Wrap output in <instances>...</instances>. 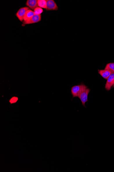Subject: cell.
Segmentation results:
<instances>
[{
	"label": "cell",
	"mask_w": 114,
	"mask_h": 172,
	"mask_svg": "<svg viewBox=\"0 0 114 172\" xmlns=\"http://www.w3.org/2000/svg\"><path fill=\"white\" fill-rule=\"evenodd\" d=\"M42 20V15H35L32 18L26 21H23V26L25 25L34 24L40 22Z\"/></svg>",
	"instance_id": "277c9868"
},
{
	"label": "cell",
	"mask_w": 114,
	"mask_h": 172,
	"mask_svg": "<svg viewBox=\"0 0 114 172\" xmlns=\"http://www.w3.org/2000/svg\"><path fill=\"white\" fill-rule=\"evenodd\" d=\"M105 69L108 70L111 73H114V62L107 64L105 66Z\"/></svg>",
	"instance_id": "8fae6325"
},
{
	"label": "cell",
	"mask_w": 114,
	"mask_h": 172,
	"mask_svg": "<svg viewBox=\"0 0 114 172\" xmlns=\"http://www.w3.org/2000/svg\"><path fill=\"white\" fill-rule=\"evenodd\" d=\"M47 11H57L58 9V5L54 0H46Z\"/></svg>",
	"instance_id": "5b68a950"
},
{
	"label": "cell",
	"mask_w": 114,
	"mask_h": 172,
	"mask_svg": "<svg viewBox=\"0 0 114 172\" xmlns=\"http://www.w3.org/2000/svg\"><path fill=\"white\" fill-rule=\"evenodd\" d=\"M87 88V86L84 84L83 83L72 86L71 89V93L73 98L78 97L83 90Z\"/></svg>",
	"instance_id": "6da1fadb"
},
{
	"label": "cell",
	"mask_w": 114,
	"mask_h": 172,
	"mask_svg": "<svg viewBox=\"0 0 114 172\" xmlns=\"http://www.w3.org/2000/svg\"><path fill=\"white\" fill-rule=\"evenodd\" d=\"M114 84V73H112L107 79L105 88L107 91L111 90V88Z\"/></svg>",
	"instance_id": "8992f818"
},
{
	"label": "cell",
	"mask_w": 114,
	"mask_h": 172,
	"mask_svg": "<svg viewBox=\"0 0 114 172\" xmlns=\"http://www.w3.org/2000/svg\"><path fill=\"white\" fill-rule=\"evenodd\" d=\"M38 7L46 9L47 7L46 0H37Z\"/></svg>",
	"instance_id": "30bf717a"
},
{
	"label": "cell",
	"mask_w": 114,
	"mask_h": 172,
	"mask_svg": "<svg viewBox=\"0 0 114 172\" xmlns=\"http://www.w3.org/2000/svg\"><path fill=\"white\" fill-rule=\"evenodd\" d=\"M25 5L31 10L34 11L35 8L38 7L37 0H27Z\"/></svg>",
	"instance_id": "52a82bcc"
},
{
	"label": "cell",
	"mask_w": 114,
	"mask_h": 172,
	"mask_svg": "<svg viewBox=\"0 0 114 172\" xmlns=\"http://www.w3.org/2000/svg\"><path fill=\"white\" fill-rule=\"evenodd\" d=\"M18 98L17 97H14L11 98L9 100V102L11 104H13V103H14L17 102L18 100Z\"/></svg>",
	"instance_id": "4fadbf2b"
},
{
	"label": "cell",
	"mask_w": 114,
	"mask_h": 172,
	"mask_svg": "<svg viewBox=\"0 0 114 172\" xmlns=\"http://www.w3.org/2000/svg\"><path fill=\"white\" fill-rule=\"evenodd\" d=\"M35 15V13L34 11L31 9H29L27 11L25 15L24 21H26L29 19H31Z\"/></svg>",
	"instance_id": "9c48e42d"
},
{
	"label": "cell",
	"mask_w": 114,
	"mask_h": 172,
	"mask_svg": "<svg viewBox=\"0 0 114 172\" xmlns=\"http://www.w3.org/2000/svg\"><path fill=\"white\" fill-rule=\"evenodd\" d=\"M98 73L104 79L107 80L112 73L108 70L105 69L98 70Z\"/></svg>",
	"instance_id": "ba28073f"
},
{
	"label": "cell",
	"mask_w": 114,
	"mask_h": 172,
	"mask_svg": "<svg viewBox=\"0 0 114 172\" xmlns=\"http://www.w3.org/2000/svg\"><path fill=\"white\" fill-rule=\"evenodd\" d=\"M29 9V8L27 7H24L21 8L19 10L17 11L15 15L19 21L23 22L24 20V17L27 11Z\"/></svg>",
	"instance_id": "3957f363"
},
{
	"label": "cell",
	"mask_w": 114,
	"mask_h": 172,
	"mask_svg": "<svg viewBox=\"0 0 114 172\" xmlns=\"http://www.w3.org/2000/svg\"><path fill=\"white\" fill-rule=\"evenodd\" d=\"M113 87V88H114V84L113 85V87Z\"/></svg>",
	"instance_id": "5bb4252c"
},
{
	"label": "cell",
	"mask_w": 114,
	"mask_h": 172,
	"mask_svg": "<svg viewBox=\"0 0 114 172\" xmlns=\"http://www.w3.org/2000/svg\"><path fill=\"white\" fill-rule=\"evenodd\" d=\"M34 12L35 15H40L44 12L42 8L39 7H37L34 10Z\"/></svg>",
	"instance_id": "7c38bea8"
},
{
	"label": "cell",
	"mask_w": 114,
	"mask_h": 172,
	"mask_svg": "<svg viewBox=\"0 0 114 172\" xmlns=\"http://www.w3.org/2000/svg\"><path fill=\"white\" fill-rule=\"evenodd\" d=\"M91 90L88 88H86L83 90L81 93L80 94L78 97L81 102L82 105L84 107H86V103L88 101V96Z\"/></svg>",
	"instance_id": "7a4b0ae2"
}]
</instances>
